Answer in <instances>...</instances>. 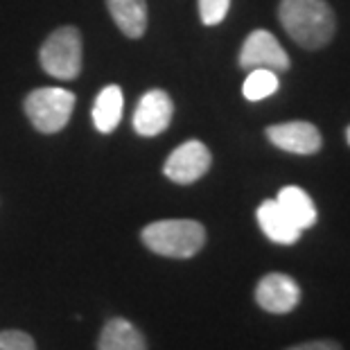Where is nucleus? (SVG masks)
Listing matches in <instances>:
<instances>
[{
  "mask_svg": "<svg viewBox=\"0 0 350 350\" xmlns=\"http://www.w3.org/2000/svg\"><path fill=\"white\" fill-rule=\"evenodd\" d=\"M278 206L287 213V217L294 221L301 230L312 228L317 224V206L312 197L299 185H287L278 192Z\"/></svg>",
  "mask_w": 350,
  "mask_h": 350,
  "instance_id": "ddd939ff",
  "label": "nucleus"
},
{
  "mask_svg": "<svg viewBox=\"0 0 350 350\" xmlns=\"http://www.w3.org/2000/svg\"><path fill=\"white\" fill-rule=\"evenodd\" d=\"M256 303L271 314H287L301 303V287L287 273H267L256 285Z\"/></svg>",
  "mask_w": 350,
  "mask_h": 350,
  "instance_id": "0eeeda50",
  "label": "nucleus"
},
{
  "mask_svg": "<svg viewBox=\"0 0 350 350\" xmlns=\"http://www.w3.org/2000/svg\"><path fill=\"white\" fill-rule=\"evenodd\" d=\"M124 109L122 88L116 84L104 86L100 95L93 102V124L100 133H111L120 124Z\"/></svg>",
  "mask_w": 350,
  "mask_h": 350,
  "instance_id": "4468645a",
  "label": "nucleus"
},
{
  "mask_svg": "<svg viewBox=\"0 0 350 350\" xmlns=\"http://www.w3.org/2000/svg\"><path fill=\"white\" fill-rule=\"evenodd\" d=\"M98 350H147V341L131 321L113 317L102 327Z\"/></svg>",
  "mask_w": 350,
  "mask_h": 350,
  "instance_id": "9b49d317",
  "label": "nucleus"
},
{
  "mask_svg": "<svg viewBox=\"0 0 350 350\" xmlns=\"http://www.w3.org/2000/svg\"><path fill=\"white\" fill-rule=\"evenodd\" d=\"M258 224L262 228V233L269 237L271 242L282 244V247H289V244H296L303 230L294 224L292 219L287 217V213L278 206L275 199H267L258 206Z\"/></svg>",
  "mask_w": 350,
  "mask_h": 350,
  "instance_id": "9d476101",
  "label": "nucleus"
},
{
  "mask_svg": "<svg viewBox=\"0 0 350 350\" xmlns=\"http://www.w3.org/2000/svg\"><path fill=\"white\" fill-rule=\"evenodd\" d=\"M41 68L48 75L70 81L81 70V34L77 27H59L55 29L39 50Z\"/></svg>",
  "mask_w": 350,
  "mask_h": 350,
  "instance_id": "20e7f679",
  "label": "nucleus"
},
{
  "mask_svg": "<svg viewBox=\"0 0 350 350\" xmlns=\"http://www.w3.org/2000/svg\"><path fill=\"white\" fill-rule=\"evenodd\" d=\"M346 140H348V143H350V126H348V129H346Z\"/></svg>",
  "mask_w": 350,
  "mask_h": 350,
  "instance_id": "6ab92c4d",
  "label": "nucleus"
},
{
  "mask_svg": "<svg viewBox=\"0 0 350 350\" xmlns=\"http://www.w3.org/2000/svg\"><path fill=\"white\" fill-rule=\"evenodd\" d=\"M174 104L172 98L161 91V88H152L143 98L138 100L136 113H133V129L145 138H154L163 133L172 122Z\"/></svg>",
  "mask_w": 350,
  "mask_h": 350,
  "instance_id": "6e6552de",
  "label": "nucleus"
},
{
  "mask_svg": "<svg viewBox=\"0 0 350 350\" xmlns=\"http://www.w3.org/2000/svg\"><path fill=\"white\" fill-rule=\"evenodd\" d=\"M267 138H269V143H273L278 150L299 154V156L317 154L323 145L321 131L312 122H303V120L271 124L269 129H267Z\"/></svg>",
  "mask_w": 350,
  "mask_h": 350,
  "instance_id": "1a4fd4ad",
  "label": "nucleus"
},
{
  "mask_svg": "<svg viewBox=\"0 0 350 350\" xmlns=\"http://www.w3.org/2000/svg\"><path fill=\"white\" fill-rule=\"evenodd\" d=\"M211 163H213V154L201 140H185L183 145H178L167 156L163 172H165L170 181L190 185L199 181L211 170Z\"/></svg>",
  "mask_w": 350,
  "mask_h": 350,
  "instance_id": "39448f33",
  "label": "nucleus"
},
{
  "mask_svg": "<svg viewBox=\"0 0 350 350\" xmlns=\"http://www.w3.org/2000/svg\"><path fill=\"white\" fill-rule=\"evenodd\" d=\"M111 18L116 21L118 29L129 36L140 39L147 29V3L145 0H107Z\"/></svg>",
  "mask_w": 350,
  "mask_h": 350,
  "instance_id": "f8f14e48",
  "label": "nucleus"
},
{
  "mask_svg": "<svg viewBox=\"0 0 350 350\" xmlns=\"http://www.w3.org/2000/svg\"><path fill=\"white\" fill-rule=\"evenodd\" d=\"M287 350H344L337 341H330V339H319V341H305V344L299 346H292Z\"/></svg>",
  "mask_w": 350,
  "mask_h": 350,
  "instance_id": "a211bd4d",
  "label": "nucleus"
},
{
  "mask_svg": "<svg viewBox=\"0 0 350 350\" xmlns=\"http://www.w3.org/2000/svg\"><path fill=\"white\" fill-rule=\"evenodd\" d=\"M23 109L36 131L57 133L70 120L72 109H75V95L59 86H41L27 95Z\"/></svg>",
  "mask_w": 350,
  "mask_h": 350,
  "instance_id": "7ed1b4c3",
  "label": "nucleus"
},
{
  "mask_svg": "<svg viewBox=\"0 0 350 350\" xmlns=\"http://www.w3.org/2000/svg\"><path fill=\"white\" fill-rule=\"evenodd\" d=\"M282 29L305 50H321L332 41L337 21L325 0H280Z\"/></svg>",
  "mask_w": 350,
  "mask_h": 350,
  "instance_id": "f257e3e1",
  "label": "nucleus"
},
{
  "mask_svg": "<svg viewBox=\"0 0 350 350\" xmlns=\"http://www.w3.org/2000/svg\"><path fill=\"white\" fill-rule=\"evenodd\" d=\"M140 240L156 256L185 260L204 249L206 228L195 219H161L145 226Z\"/></svg>",
  "mask_w": 350,
  "mask_h": 350,
  "instance_id": "f03ea898",
  "label": "nucleus"
},
{
  "mask_svg": "<svg viewBox=\"0 0 350 350\" xmlns=\"http://www.w3.org/2000/svg\"><path fill=\"white\" fill-rule=\"evenodd\" d=\"M230 0H199V16L204 25H219L226 18Z\"/></svg>",
  "mask_w": 350,
  "mask_h": 350,
  "instance_id": "dca6fc26",
  "label": "nucleus"
},
{
  "mask_svg": "<svg viewBox=\"0 0 350 350\" xmlns=\"http://www.w3.org/2000/svg\"><path fill=\"white\" fill-rule=\"evenodd\" d=\"M280 81L278 75L269 68H253L249 72V77L244 79V86H242V93L244 98L249 102H260V100H267L278 91Z\"/></svg>",
  "mask_w": 350,
  "mask_h": 350,
  "instance_id": "2eb2a0df",
  "label": "nucleus"
},
{
  "mask_svg": "<svg viewBox=\"0 0 350 350\" xmlns=\"http://www.w3.org/2000/svg\"><path fill=\"white\" fill-rule=\"evenodd\" d=\"M240 66L244 70L269 68L273 72L289 68V57L278 39L267 29H253L240 50Z\"/></svg>",
  "mask_w": 350,
  "mask_h": 350,
  "instance_id": "423d86ee",
  "label": "nucleus"
},
{
  "mask_svg": "<svg viewBox=\"0 0 350 350\" xmlns=\"http://www.w3.org/2000/svg\"><path fill=\"white\" fill-rule=\"evenodd\" d=\"M0 350H36V344L23 330H3L0 332Z\"/></svg>",
  "mask_w": 350,
  "mask_h": 350,
  "instance_id": "f3484780",
  "label": "nucleus"
}]
</instances>
